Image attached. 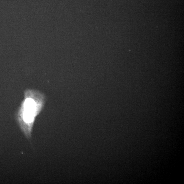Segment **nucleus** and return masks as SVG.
Returning <instances> with one entry per match:
<instances>
[{
	"instance_id": "1",
	"label": "nucleus",
	"mask_w": 184,
	"mask_h": 184,
	"mask_svg": "<svg viewBox=\"0 0 184 184\" xmlns=\"http://www.w3.org/2000/svg\"><path fill=\"white\" fill-rule=\"evenodd\" d=\"M41 109V107L37 105L32 99L28 98L17 113V121L19 127L27 139L31 138L35 118Z\"/></svg>"
}]
</instances>
